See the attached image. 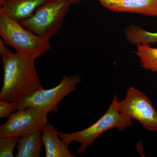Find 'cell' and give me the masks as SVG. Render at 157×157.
Listing matches in <instances>:
<instances>
[{"mask_svg":"<svg viewBox=\"0 0 157 157\" xmlns=\"http://www.w3.org/2000/svg\"><path fill=\"white\" fill-rule=\"evenodd\" d=\"M0 39L4 76L0 101L18 103L43 89L33 56L9 50Z\"/></svg>","mask_w":157,"mask_h":157,"instance_id":"1","label":"cell"},{"mask_svg":"<svg viewBox=\"0 0 157 157\" xmlns=\"http://www.w3.org/2000/svg\"><path fill=\"white\" fill-rule=\"evenodd\" d=\"M0 36L6 45L17 52L40 57L51 48L49 37L33 33L0 11Z\"/></svg>","mask_w":157,"mask_h":157,"instance_id":"2","label":"cell"},{"mask_svg":"<svg viewBox=\"0 0 157 157\" xmlns=\"http://www.w3.org/2000/svg\"><path fill=\"white\" fill-rule=\"evenodd\" d=\"M131 119L119 112L113 101L107 112L90 126L78 132L70 133L58 132L59 136L69 146L73 141L80 144L78 154L84 153L88 147L92 146L95 140L104 132L114 128L120 132L132 125Z\"/></svg>","mask_w":157,"mask_h":157,"instance_id":"3","label":"cell"},{"mask_svg":"<svg viewBox=\"0 0 157 157\" xmlns=\"http://www.w3.org/2000/svg\"><path fill=\"white\" fill-rule=\"evenodd\" d=\"M71 5L68 0H49L33 16L19 22L33 33L51 38L62 29Z\"/></svg>","mask_w":157,"mask_h":157,"instance_id":"4","label":"cell"},{"mask_svg":"<svg viewBox=\"0 0 157 157\" xmlns=\"http://www.w3.org/2000/svg\"><path fill=\"white\" fill-rule=\"evenodd\" d=\"M81 81V77L77 74L69 76H64L55 87L39 90L17 103V109H23L31 107L48 114L58 112L61 101L75 90Z\"/></svg>","mask_w":157,"mask_h":157,"instance_id":"5","label":"cell"},{"mask_svg":"<svg viewBox=\"0 0 157 157\" xmlns=\"http://www.w3.org/2000/svg\"><path fill=\"white\" fill-rule=\"evenodd\" d=\"M113 101L116 108L121 113L137 120L147 131L157 132V111L144 93L131 86L124 100L118 102L115 95Z\"/></svg>","mask_w":157,"mask_h":157,"instance_id":"6","label":"cell"},{"mask_svg":"<svg viewBox=\"0 0 157 157\" xmlns=\"http://www.w3.org/2000/svg\"><path fill=\"white\" fill-rule=\"evenodd\" d=\"M47 116L33 107L17 110L0 127V137H21L42 131L48 123Z\"/></svg>","mask_w":157,"mask_h":157,"instance_id":"7","label":"cell"},{"mask_svg":"<svg viewBox=\"0 0 157 157\" xmlns=\"http://www.w3.org/2000/svg\"><path fill=\"white\" fill-rule=\"evenodd\" d=\"M113 12L131 13L157 17V0H97Z\"/></svg>","mask_w":157,"mask_h":157,"instance_id":"8","label":"cell"},{"mask_svg":"<svg viewBox=\"0 0 157 157\" xmlns=\"http://www.w3.org/2000/svg\"><path fill=\"white\" fill-rule=\"evenodd\" d=\"M49 0H3L0 11L18 22L28 19Z\"/></svg>","mask_w":157,"mask_h":157,"instance_id":"9","label":"cell"},{"mask_svg":"<svg viewBox=\"0 0 157 157\" xmlns=\"http://www.w3.org/2000/svg\"><path fill=\"white\" fill-rule=\"evenodd\" d=\"M42 143L46 157H75L70 153L66 143L59 138L58 132L51 124L47 123L42 131Z\"/></svg>","mask_w":157,"mask_h":157,"instance_id":"10","label":"cell"},{"mask_svg":"<svg viewBox=\"0 0 157 157\" xmlns=\"http://www.w3.org/2000/svg\"><path fill=\"white\" fill-rule=\"evenodd\" d=\"M42 144V131L20 137L16 146V157H40Z\"/></svg>","mask_w":157,"mask_h":157,"instance_id":"11","label":"cell"},{"mask_svg":"<svg viewBox=\"0 0 157 157\" xmlns=\"http://www.w3.org/2000/svg\"><path fill=\"white\" fill-rule=\"evenodd\" d=\"M124 32L126 40L132 45L137 46L141 44L150 45L157 42V32H148L135 25L128 26Z\"/></svg>","mask_w":157,"mask_h":157,"instance_id":"12","label":"cell"},{"mask_svg":"<svg viewBox=\"0 0 157 157\" xmlns=\"http://www.w3.org/2000/svg\"><path fill=\"white\" fill-rule=\"evenodd\" d=\"M137 46V51L133 52L140 58L141 67L152 72H157V48H151L148 44Z\"/></svg>","mask_w":157,"mask_h":157,"instance_id":"13","label":"cell"},{"mask_svg":"<svg viewBox=\"0 0 157 157\" xmlns=\"http://www.w3.org/2000/svg\"><path fill=\"white\" fill-rule=\"evenodd\" d=\"M20 138L17 137H0V157H14V149Z\"/></svg>","mask_w":157,"mask_h":157,"instance_id":"14","label":"cell"},{"mask_svg":"<svg viewBox=\"0 0 157 157\" xmlns=\"http://www.w3.org/2000/svg\"><path fill=\"white\" fill-rule=\"evenodd\" d=\"M17 109V103L0 101V118L9 117Z\"/></svg>","mask_w":157,"mask_h":157,"instance_id":"15","label":"cell"},{"mask_svg":"<svg viewBox=\"0 0 157 157\" xmlns=\"http://www.w3.org/2000/svg\"><path fill=\"white\" fill-rule=\"evenodd\" d=\"M71 5H75L79 4L82 0H68Z\"/></svg>","mask_w":157,"mask_h":157,"instance_id":"16","label":"cell"},{"mask_svg":"<svg viewBox=\"0 0 157 157\" xmlns=\"http://www.w3.org/2000/svg\"><path fill=\"white\" fill-rule=\"evenodd\" d=\"M3 1V0H0V3H2Z\"/></svg>","mask_w":157,"mask_h":157,"instance_id":"17","label":"cell"}]
</instances>
